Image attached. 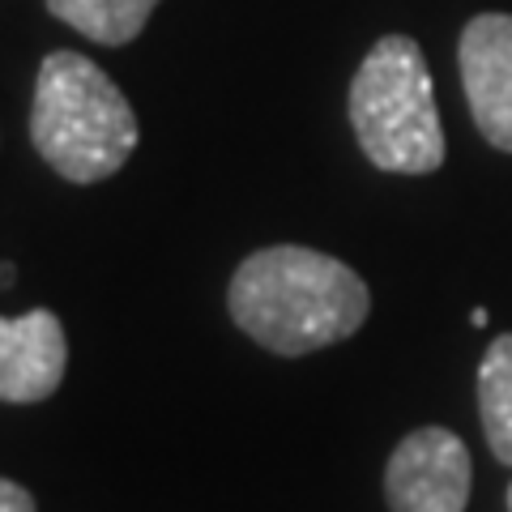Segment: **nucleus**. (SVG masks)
Returning <instances> with one entry per match:
<instances>
[{"label":"nucleus","mask_w":512,"mask_h":512,"mask_svg":"<svg viewBox=\"0 0 512 512\" xmlns=\"http://www.w3.org/2000/svg\"><path fill=\"white\" fill-rule=\"evenodd\" d=\"M227 308L252 342L299 359L359 333L372 312V291L338 256L274 244L239 261L227 286Z\"/></svg>","instance_id":"obj_1"},{"label":"nucleus","mask_w":512,"mask_h":512,"mask_svg":"<svg viewBox=\"0 0 512 512\" xmlns=\"http://www.w3.org/2000/svg\"><path fill=\"white\" fill-rule=\"evenodd\" d=\"M137 116L124 90L82 52H52L39 64L30 141L69 184L111 180L137 150Z\"/></svg>","instance_id":"obj_2"},{"label":"nucleus","mask_w":512,"mask_h":512,"mask_svg":"<svg viewBox=\"0 0 512 512\" xmlns=\"http://www.w3.org/2000/svg\"><path fill=\"white\" fill-rule=\"evenodd\" d=\"M350 128L367 163L397 175H431L444 163V128L423 47L384 35L350 82Z\"/></svg>","instance_id":"obj_3"},{"label":"nucleus","mask_w":512,"mask_h":512,"mask_svg":"<svg viewBox=\"0 0 512 512\" xmlns=\"http://www.w3.org/2000/svg\"><path fill=\"white\" fill-rule=\"evenodd\" d=\"M393 512H466L470 453L448 427H419L393 448L384 470Z\"/></svg>","instance_id":"obj_4"},{"label":"nucleus","mask_w":512,"mask_h":512,"mask_svg":"<svg viewBox=\"0 0 512 512\" xmlns=\"http://www.w3.org/2000/svg\"><path fill=\"white\" fill-rule=\"evenodd\" d=\"M457 64L478 133L512 154V13H478L466 22Z\"/></svg>","instance_id":"obj_5"},{"label":"nucleus","mask_w":512,"mask_h":512,"mask_svg":"<svg viewBox=\"0 0 512 512\" xmlns=\"http://www.w3.org/2000/svg\"><path fill=\"white\" fill-rule=\"evenodd\" d=\"M69 367V342L56 312L0 316V402L26 406L52 397Z\"/></svg>","instance_id":"obj_6"},{"label":"nucleus","mask_w":512,"mask_h":512,"mask_svg":"<svg viewBox=\"0 0 512 512\" xmlns=\"http://www.w3.org/2000/svg\"><path fill=\"white\" fill-rule=\"evenodd\" d=\"M158 0H47V13L103 47H124L146 30Z\"/></svg>","instance_id":"obj_7"},{"label":"nucleus","mask_w":512,"mask_h":512,"mask_svg":"<svg viewBox=\"0 0 512 512\" xmlns=\"http://www.w3.org/2000/svg\"><path fill=\"white\" fill-rule=\"evenodd\" d=\"M478 414L495 461L512 466V333H500L478 363Z\"/></svg>","instance_id":"obj_8"},{"label":"nucleus","mask_w":512,"mask_h":512,"mask_svg":"<svg viewBox=\"0 0 512 512\" xmlns=\"http://www.w3.org/2000/svg\"><path fill=\"white\" fill-rule=\"evenodd\" d=\"M0 512H35V500L13 478H0Z\"/></svg>","instance_id":"obj_9"},{"label":"nucleus","mask_w":512,"mask_h":512,"mask_svg":"<svg viewBox=\"0 0 512 512\" xmlns=\"http://www.w3.org/2000/svg\"><path fill=\"white\" fill-rule=\"evenodd\" d=\"M9 282H13V265H9V261H0V291H5Z\"/></svg>","instance_id":"obj_10"},{"label":"nucleus","mask_w":512,"mask_h":512,"mask_svg":"<svg viewBox=\"0 0 512 512\" xmlns=\"http://www.w3.org/2000/svg\"><path fill=\"white\" fill-rule=\"evenodd\" d=\"M470 320H474V329H483V325H487V312H483V308H474Z\"/></svg>","instance_id":"obj_11"},{"label":"nucleus","mask_w":512,"mask_h":512,"mask_svg":"<svg viewBox=\"0 0 512 512\" xmlns=\"http://www.w3.org/2000/svg\"><path fill=\"white\" fill-rule=\"evenodd\" d=\"M508 512H512V487H508Z\"/></svg>","instance_id":"obj_12"}]
</instances>
